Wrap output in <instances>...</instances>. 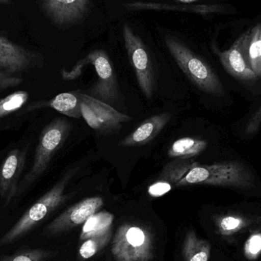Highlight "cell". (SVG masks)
Here are the masks:
<instances>
[{
  "label": "cell",
  "mask_w": 261,
  "mask_h": 261,
  "mask_svg": "<svg viewBox=\"0 0 261 261\" xmlns=\"http://www.w3.org/2000/svg\"><path fill=\"white\" fill-rule=\"evenodd\" d=\"M79 168L67 171L63 177L33 204L16 223L0 239V247L12 245L35 229L68 199L65 190Z\"/></svg>",
  "instance_id": "obj_1"
},
{
  "label": "cell",
  "mask_w": 261,
  "mask_h": 261,
  "mask_svg": "<svg viewBox=\"0 0 261 261\" xmlns=\"http://www.w3.org/2000/svg\"><path fill=\"white\" fill-rule=\"evenodd\" d=\"M254 182L252 173L239 161H225L210 165H200L197 163L176 187L198 184L248 190L253 187Z\"/></svg>",
  "instance_id": "obj_2"
},
{
  "label": "cell",
  "mask_w": 261,
  "mask_h": 261,
  "mask_svg": "<svg viewBox=\"0 0 261 261\" xmlns=\"http://www.w3.org/2000/svg\"><path fill=\"white\" fill-rule=\"evenodd\" d=\"M165 44L179 68L196 87L213 96L225 94L219 76L203 59L174 37L167 35Z\"/></svg>",
  "instance_id": "obj_3"
},
{
  "label": "cell",
  "mask_w": 261,
  "mask_h": 261,
  "mask_svg": "<svg viewBox=\"0 0 261 261\" xmlns=\"http://www.w3.org/2000/svg\"><path fill=\"white\" fill-rule=\"evenodd\" d=\"M94 67L98 79L89 90V96L99 99L109 105H116L121 99L119 84L114 69L107 54L103 50L96 49L81 60L70 71L63 69L61 74L65 81L76 79L81 74V70L87 64Z\"/></svg>",
  "instance_id": "obj_4"
},
{
  "label": "cell",
  "mask_w": 261,
  "mask_h": 261,
  "mask_svg": "<svg viewBox=\"0 0 261 261\" xmlns=\"http://www.w3.org/2000/svg\"><path fill=\"white\" fill-rule=\"evenodd\" d=\"M70 130L71 123L64 118H56L42 130L32 168L20 182L18 193H22L42 176L56 152L64 145Z\"/></svg>",
  "instance_id": "obj_5"
},
{
  "label": "cell",
  "mask_w": 261,
  "mask_h": 261,
  "mask_svg": "<svg viewBox=\"0 0 261 261\" xmlns=\"http://www.w3.org/2000/svg\"><path fill=\"white\" fill-rule=\"evenodd\" d=\"M112 254L116 261H150L153 258V236L143 225L125 223L113 238Z\"/></svg>",
  "instance_id": "obj_6"
},
{
  "label": "cell",
  "mask_w": 261,
  "mask_h": 261,
  "mask_svg": "<svg viewBox=\"0 0 261 261\" xmlns=\"http://www.w3.org/2000/svg\"><path fill=\"white\" fill-rule=\"evenodd\" d=\"M123 37L130 64L143 94L151 99L154 91L155 78L148 49L128 24H124Z\"/></svg>",
  "instance_id": "obj_7"
},
{
  "label": "cell",
  "mask_w": 261,
  "mask_h": 261,
  "mask_svg": "<svg viewBox=\"0 0 261 261\" xmlns=\"http://www.w3.org/2000/svg\"><path fill=\"white\" fill-rule=\"evenodd\" d=\"M81 113L87 125L96 132L112 134L119 132L123 122L133 118L117 111L114 107L86 93H81Z\"/></svg>",
  "instance_id": "obj_8"
},
{
  "label": "cell",
  "mask_w": 261,
  "mask_h": 261,
  "mask_svg": "<svg viewBox=\"0 0 261 261\" xmlns=\"http://www.w3.org/2000/svg\"><path fill=\"white\" fill-rule=\"evenodd\" d=\"M6 33L0 32V70L15 76L43 65L41 54L14 42Z\"/></svg>",
  "instance_id": "obj_9"
},
{
  "label": "cell",
  "mask_w": 261,
  "mask_h": 261,
  "mask_svg": "<svg viewBox=\"0 0 261 261\" xmlns=\"http://www.w3.org/2000/svg\"><path fill=\"white\" fill-rule=\"evenodd\" d=\"M43 13L59 29H68L85 18L91 0H38Z\"/></svg>",
  "instance_id": "obj_10"
},
{
  "label": "cell",
  "mask_w": 261,
  "mask_h": 261,
  "mask_svg": "<svg viewBox=\"0 0 261 261\" xmlns=\"http://www.w3.org/2000/svg\"><path fill=\"white\" fill-rule=\"evenodd\" d=\"M103 203V199L99 196L89 197L80 201L54 219L44 228V234L57 236L85 223L89 218L100 210Z\"/></svg>",
  "instance_id": "obj_11"
},
{
  "label": "cell",
  "mask_w": 261,
  "mask_h": 261,
  "mask_svg": "<svg viewBox=\"0 0 261 261\" xmlns=\"http://www.w3.org/2000/svg\"><path fill=\"white\" fill-rule=\"evenodd\" d=\"M251 29L241 35L228 50L219 54V59L225 70L231 76L242 81L257 78L250 64L248 56Z\"/></svg>",
  "instance_id": "obj_12"
},
{
  "label": "cell",
  "mask_w": 261,
  "mask_h": 261,
  "mask_svg": "<svg viewBox=\"0 0 261 261\" xmlns=\"http://www.w3.org/2000/svg\"><path fill=\"white\" fill-rule=\"evenodd\" d=\"M28 148H15L9 152L0 166V197L9 204L19 190V179L27 158Z\"/></svg>",
  "instance_id": "obj_13"
},
{
  "label": "cell",
  "mask_w": 261,
  "mask_h": 261,
  "mask_svg": "<svg viewBox=\"0 0 261 261\" xmlns=\"http://www.w3.org/2000/svg\"><path fill=\"white\" fill-rule=\"evenodd\" d=\"M170 119L171 116L168 113L147 118L136 129L123 138L119 144L124 147L145 145L158 136Z\"/></svg>",
  "instance_id": "obj_14"
},
{
  "label": "cell",
  "mask_w": 261,
  "mask_h": 261,
  "mask_svg": "<svg viewBox=\"0 0 261 261\" xmlns=\"http://www.w3.org/2000/svg\"><path fill=\"white\" fill-rule=\"evenodd\" d=\"M81 93V90L61 93L50 100L34 102L31 106L32 109L29 110L33 111L42 107H49L68 117L81 119L82 117Z\"/></svg>",
  "instance_id": "obj_15"
},
{
  "label": "cell",
  "mask_w": 261,
  "mask_h": 261,
  "mask_svg": "<svg viewBox=\"0 0 261 261\" xmlns=\"http://www.w3.org/2000/svg\"><path fill=\"white\" fill-rule=\"evenodd\" d=\"M125 7L132 10L137 9H155V10L179 11V12H195L201 15H208L210 13H219L224 11V8L219 5H175L160 4V3H141L134 2L124 5Z\"/></svg>",
  "instance_id": "obj_16"
},
{
  "label": "cell",
  "mask_w": 261,
  "mask_h": 261,
  "mask_svg": "<svg viewBox=\"0 0 261 261\" xmlns=\"http://www.w3.org/2000/svg\"><path fill=\"white\" fill-rule=\"evenodd\" d=\"M210 254V242L198 237L194 231H188L182 245L184 261H208Z\"/></svg>",
  "instance_id": "obj_17"
},
{
  "label": "cell",
  "mask_w": 261,
  "mask_h": 261,
  "mask_svg": "<svg viewBox=\"0 0 261 261\" xmlns=\"http://www.w3.org/2000/svg\"><path fill=\"white\" fill-rule=\"evenodd\" d=\"M208 141L198 138L185 137L175 141L167 151L169 158L174 159H190L198 156L206 148Z\"/></svg>",
  "instance_id": "obj_18"
},
{
  "label": "cell",
  "mask_w": 261,
  "mask_h": 261,
  "mask_svg": "<svg viewBox=\"0 0 261 261\" xmlns=\"http://www.w3.org/2000/svg\"><path fill=\"white\" fill-rule=\"evenodd\" d=\"M114 216L108 212L95 213L84 224L80 240L102 236L112 231Z\"/></svg>",
  "instance_id": "obj_19"
},
{
  "label": "cell",
  "mask_w": 261,
  "mask_h": 261,
  "mask_svg": "<svg viewBox=\"0 0 261 261\" xmlns=\"http://www.w3.org/2000/svg\"><path fill=\"white\" fill-rule=\"evenodd\" d=\"M252 220L246 216L237 214H227L216 219L218 232L222 236H233L250 226Z\"/></svg>",
  "instance_id": "obj_20"
},
{
  "label": "cell",
  "mask_w": 261,
  "mask_h": 261,
  "mask_svg": "<svg viewBox=\"0 0 261 261\" xmlns=\"http://www.w3.org/2000/svg\"><path fill=\"white\" fill-rule=\"evenodd\" d=\"M197 162H192L189 159H177L164 166L158 179L169 182L176 187L186 173L194 167Z\"/></svg>",
  "instance_id": "obj_21"
},
{
  "label": "cell",
  "mask_w": 261,
  "mask_h": 261,
  "mask_svg": "<svg viewBox=\"0 0 261 261\" xmlns=\"http://www.w3.org/2000/svg\"><path fill=\"white\" fill-rule=\"evenodd\" d=\"M248 56L251 69L257 77H261V23L251 29Z\"/></svg>",
  "instance_id": "obj_22"
},
{
  "label": "cell",
  "mask_w": 261,
  "mask_h": 261,
  "mask_svg": "<svg viewBox=\"0 0 261 261\" xmlns=\"http://www.w3.org/2000/svg\"><path fill=\"white\" fill-rule=\"evenodd\" d=\"M55 254V251L42 248H27L1 257L0 261H47Z\"/></svg>",
  "instance_id": "obj_23"
},
{
  "label": "cell",
  "mask_w": 261,
  "mask_h": 261,
  "mask_svg": "<svg viewBox=\"0 0 261 261\" xmlns=\"http://www.w3.org/2000/svg\"><path fill=\"white\" fill-rule=\"evenodd\" d=\"M26 91H16L0 99V119L19 110L29 99Z\"/></svg>",
  "instance_id": "obj_24"
},
{
  "label": "cell",
  "mask_w": 261,
  "mask_h": 261,
  "mask_svg": "<svg viewBox=\"0 0 261 261\" xmlns=\"http://www.w3.org/2000/svg\"><path fill=\"white\" fill-rule=\"evenodd\" d=\"M111 238L112 231L102 236L87 239L80 248V256L85 260L91 258L108 245Z\"/></svg>",
  "instance_id": "obj_25"
},
{
  "label": "cell",
  "mask_w": 261,
  "mask_h": 261,
  "mask_svg": "<svg viewBox=\"0 0 261 261\" xmlns=\"http://www.w3.org/2000/svg\"><path fill=\"white\" fill-rule=\"evenodd\" d=\"M244 255L248 260H255L261 255V232L253 233L244 246Z\"/></svg>",
  "instance_id": "obj_26"
},
{
  "label": "cell",
  "mask_w": 261,
  "mask_h": 261,
  "mask_svg": "<svg viewBox=\"0 0 261 261\" xmlns=\"http://www.w3.org/2000/svg\"><path fill=\"white\" fill-rule=\"evenodd\" d=\"M173 189V186L165 181L158 179L154 184L148 187L147 193L151 197L158 198L168 193Z\"/></svg>",
  "instance_id": "obj_27"
},
{
  "label": "cell",
  "mask_w": 261,
  "mask_h": 261,
  "mask_svg": "<svg viewBox=\"0 0 261 261\" xmlns=\"http://www.w3.org/2000/svg\"><path fill=\"white\" fill-rule=\"evenodd\" d=\"M22 82L23 80L21 78L0 70V92L12 87H18Z\"/></svg>",
  "instance_id": "obj_28"
},
{
  "label": "cell",
  "mask_w": 261,
  "mask_h": 261,
  "mask_svg": "<svg viewBox=\"0 0 261 261\" xmlns=\"http://www.w3.org/2000/svg\"><path fill=\"white\" fill-rule=\"evenodd\" d=\"M261 126V107L251 116V119L247 123L245 132L248 135L255 134Z\"/></svg>",
  "instance_id": "obj_29"
},
{
  "label": "cell",
  "mask_w": 261,
  "mask_h": 261,
  "mask_svg": "<svg viewBox=\"0 0 261 261\" xmlns=\"http://www.w3.org/2000/svg\"><path fill=\"white\" fill-rule=\"evenodd\" d=\"M172 1L176 2V3H194V2L199 1V0H172Z\"/></svg>",
  "instance_id": "obj_30"
},
{
  "label": "cell",
  "mask_w": 261,
  "mask_h": 261,
  "mask_svg": "<svg viewBox=\"0 0 261 261\" xmlns=\"http://www.w3.org/2000/svg\"><path fill=\"white\" fill-rule=\"evenodd\" d=\"M12 3V0H0V4L2 5H11Z\"/></svg>",
  "instance_id": "obj_31"
}]
</instances>
